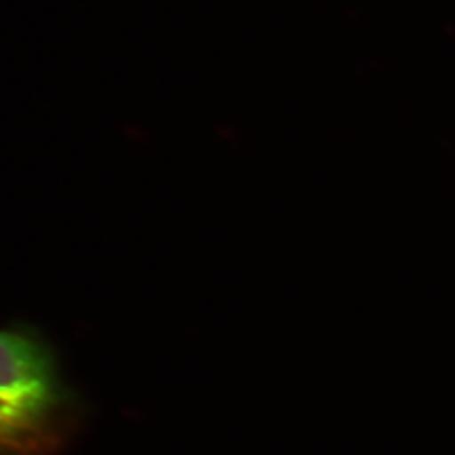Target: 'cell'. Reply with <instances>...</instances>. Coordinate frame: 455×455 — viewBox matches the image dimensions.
Returning a JSON list of instances; mask_svg holds the SVG:
<instances>
[{
    "mask_svg": "<svg viewBox=\"0 0 455 455\" xmlns=\"http://www.w3.org/2000/svg\"><path fill=\"white\" fill-rule=\"evenodd\" d=\"M82 421V398L48 338L0 326V455H61Z\"/></svg>",
    "mask_w": 455,
    "mask_h": 455,
    "instance_id": "obj_1",
    "label": "cell"
}]
</instances>
